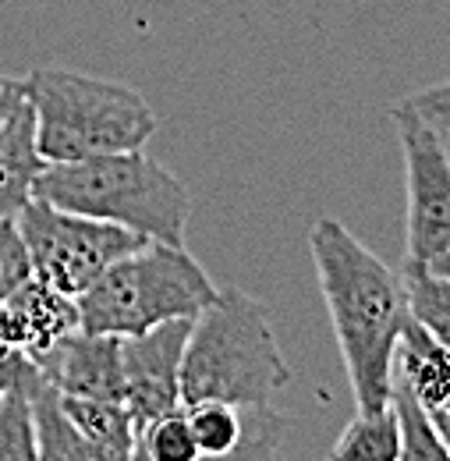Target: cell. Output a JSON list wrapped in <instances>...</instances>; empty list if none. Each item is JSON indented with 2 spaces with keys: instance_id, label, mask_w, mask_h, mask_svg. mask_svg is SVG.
Wrapping results in <instances>:
<instances>
[{
  "instance_id": "cell-1",
  "label": "cell",
  "mask_w": 450,
  "mask_h": 461,
  "mask_svg": "<svg viewBox=\"0 0 450 461\" xmlns=\"http://www.w3.org/2000/svg\"><path fill=\"white\" fill-rule=\"evenodd\" d=\"M309 249L355 404L358 411H383L391 404L397 338L408 323L404 277L334 217L312 224Z\"/></svg>"
},
{
  "instance_id": "cell-2",
  "label": "cell",
  "mask_w": 450,
  "mask_h": 461,
  "mask_svg": "<svg viewBox=\"0 0 450 461\" xmlns=\"http://www.w3.org/2000/svg\"><path fill=\"white\" fill-rule=\"evenodd\" d=\"M291 380L294 369L259 298L241 288H217L213 302L192 316L181 362V404L270 408V398Z\"/></svg>"
},
{
  "instance_id": "cell-3",
  "label": "cell",
  "mask_w": 450,
  "mask_h": 461,
  "mask_svg": "<svg viewBox=\"0 0 450 461\" xmlns=\"http://www.w3.org/2000/svg\"><path fill=\"white\" fill-rule=\"evenodd\" d=\"M36 195L50 199L60 210L121 224L167 245H184L192 217V195L184 181L142 149L47 164L36 181Z\"/></svg>"
},
{
  "instance_id": "cell-4",
  "label": "cell",
  "mask_w": 450,
  "mask_h": 461,
  "mask_svg": "<svg viewBox=\"0 0 450 461\" xmlns=\"http://www.w3.org/2000/svg\"><path fill=\"white\" fill-rule=\"evenodd\" d=\"M25 93L36 114V146L47 164L146 149L160 128L149 100L111 78L36 68L25 75Z\"/></svg>"
},
{
  "instance_id": "cell-5",
  "label": "cell",
  "mask_w": 450,
  "mask_h": 461,
  "mask_svg": "<svg viewBox=\"0 0 450 461\" xmlns=\"http://www.w3.org/2000/svg\"><path fill=\"white\" fill-rule=\"evenodd\" d=\"M213 277L184 245L146 241L75 294V309L82 330L128 338L167 320H192L213 302Z\"/></svg>"
},
{
  "instance_id": "cell-6",
  "label": "cell",
  "mask_w": 450,
  "mask_h": 461,
  "mask_svg": "<svg viewBox=\"0 0 450 461\" xmlns=\"http://www.w3.org/2000/svg\"><path fill=\"white\" fill-rule=\"evenodd\" d=\"M14 221L29 249L32 277H40L43 285L64 291L71 298L82 294L121 256L149 241L121 224H107V221H96L75 210H60L40 195H32Z\"/></svg>"
},
{
  "instance_id": "cell-7",
  "label": "cell",
  "mask_w": 450,
  "mask_h": 461,
  "mask_svg": "<svg viewBox=\"0 0 450 461\" xmlns=\"http://www.w3.org/2000/svg\"><path fill=\"white\" fill-rule=\"evenodd\" d=\"M387 114L394 121L400 157H404L408 259H418V263L450 259V153L444 131H436L404 100H397Z\"/></svg>"
},
{
  "instance_id": "cell-8",
  "label": "cell",
  "mask_w": 450,
  "mask_h": 461,
  "mask_svg": "<svg viewBox=\"0 0 450 461\" xmlns=\"http://www.w3.org/2000/svg\"><path fill=\"white\" fill-rule=\"evenodd\" d=\"M192 320H167L142 334L121 338V358H124V408L135 422V433L181 408V362L188 345Z\"/></svg>"
},
{
  "instance_id": "cell-9",
  "label": "cell",
  "mask_w": 450,
  "mask_h": 461,
  "mask_svg": "<svg viewBox=\"0 0 450 461\" xmlns=\"http://www.w3.org/2000/svg\"><path fill=\"white\" fill-rule=\"evenodd\" d=\"M40 369L60 394L124 404V358L117 334L75 327L40 358Z\"/></svg>"
},
{
  "instance_id": "cell-10",
  "label": "cell",
  "mask_w": 450,
  "mask_h": 461,
  "mask_svg": "<svg viewBox=\"0 0 450 461\" xmlns=\"http://www.w3.org/2000/svg\"><path fill=\"white\" fill-rule=\"evenodd\" d=\"M75 327H78L75 298L43 285L40 277H29L22 288L0 298V341L25 348L36 362Z\"/></svg>"
},
{
  "instance_id": "cell-11",
  "label": "cell",
  "mask_w": 450,
  "mask_h": 461,
  "mask_svg": "<svg viewBox=\"0 0 450 461\" xmlns=\"http://www.w3.org/2000/svg\"><path fill=\"white\" fill-rule=\"evenodd\" d=\"M394 369L404 376L411 394L429 411L436 433L450 451V348L440 345L429 330H422L411 316L397 338Z\"/></svg>"
},
{
  "instance_id": "cell-12",
  "label": "cell",
  "mask_w": 450,
  "mask_h": 461,
  "mask_svg": "<svg viewBox=\"0 0 450 461\" xmlns=\"http://www.w3.org/2000/svg\"><path fill=\"white\" fill-rule=\"evenodd\" d=\"M47 171V157L36 146V114L25 100L0 128V221L18 217L36 195V181Z\"/></svg>"
},
{
  "instance_id": "cell-13",
  "label": "cell",
  "mask_w": 450,
  "mask_h": 461,
  "mask_svg": "<svg viewBox=\"0 0 450 461\" xmlns=\"http://www.w3.org/2000/svg\"><path fill=\"white\" fill-rule=\"evenodd\" d=\"M60 404L82 440L96 451L100 461H131L135 455V422L121 402H96V398H71L60 394Z\"/></svg>"
},
{
  "instance_id": "cell-14",
  "label": "cell",
  "mask_w": 450,
  "mask_h": 461,
  "mask_svg": "<svg viewBox=\"0 0 450 461\" xmlns=\"http://www.w3.org/2000/svg\"><path fill=\"white\" fill-rule=\"evenodd\" d=\"M32 422H36V444H40V458L43 461H100L96 451L82 440V433L75 429V422L68 419L60 391L43 376L32 391Z\"/></svg>"
},
{
  "instance_id": "cell-15",
  "label": "cell",
  "mask_w": 450,
  "mask_h": 461,
  "mask_svg": "<svg viewBox=\"0 0 450 461\" xmlns=\"http://www.w3.org/2000/svg\"><path fill=\"white\" fill-rule=\"evenodd\" d=\"M404 294H408V316L429 330L440 345L450 348V274L433 263L404 259Z\"/></svg>"
},
{
  "instance_id": "cell-16",
  "label": "cell",
  "mask_w": 450,
  "mask_h": 461,
  "mask_svg": "<svg viewBox=\"0 0 450 461\" xmlns=\"http://www.w3.org/2000/svg\"><path fill=\"white\" fill-rule=\"evenodd\" d=\"M391 411H394L397 437H400V461H450L447 444L436 433L429 411L411 394V387L404 384L397 369L391 380Z\"/></svg>"
},
{
  "instance_id": "cell-17",
  "label": "cell",
  "mask_w": 450,
  "mask_h": 461,
  "mask_svg": "<svg viewBox=\"0 0 450 461\" xmlns=\"http://www.w3.org/2000/svg\"><path fill=\"white\" fill-rule=\"evenodd\" d=\"M184 419L195 440L199 458H227L238 455L245 437V411L227 402H195L184 404Z\"/></svg>"
},
{
  "instance_id": "cell-18",
  "label": "cell",
  "mask_w": 450,
  "mask_h": 461,
  "mask_svg": "<svg viewBox=\"0 0 450 461\" xmlns=\"http://www.w3.org/2000/svg\"><path fill=\"white\" fill-rule=\"evenodd\" d=\"M330 458L347 461H397L400 458V437L391 404L383 411H358L347 429L330 447Z\"/></svg>"
},
{
  "instance_id": "cell-19",
  "label": "cell",
  "mask_w": 450,
  "mask_h": 461,
  "mask_svg": "<svg viewBox=\"0 0 450 461\" xmlns=\"http://www.w3.org/2000/svg\"><path fill=\"white\" fill-rule=\"evenodd\" d=\"M139 461H195V440H192V429H188V419H184V404L174 408L167 415L146 422L139 433H135V455Z\"/></svg>"
},
{
  "instance_id": "cell-20",
  "label": "cell",
  "mask_w": 450,
  "mask_h": 461,
  "mask_svg": "<svg viewBox=\"0 0 450 461\" xmlns=\"http://www.w3.org/2000/svg\"><path fill=\"white\" fill-rule=\"evenodd\" d=\"M0 461H40L29 394H0Z\"/></svg>"
},
{
  "instance_id": "cell-21",
  "label": "cell",
  "mask_w": 450,
  "mask_h": 461,
  "mask_svg": "<svg viewBox=\"0 0 450 461\" xmlns=\"http://www.w3.org/2000/svg\"><path fill=\"white\" fill-rule=\"evenodd\" d=\"M29 277H32L29 249L22 241L18 221L7 217V221H0V298H7L14 288H22Z\"/></svg>"
},
{
  "instance_id": "cell-22",
  "label": "cell",
  "mask_w": 450,
  "mask_h": 461,
  "mask_svg": "<svg viewBox=\"0 0 450 461\" xmlns=\"http://www.w3.org/2000/svg\"><path fill=\"white\" fill-rule=\"evenodd\" d=\"M40 380H43V369L25 348L0 341V394H11V391L29 394Z\"/></svg>"
},
{
  "instance_id": "cell-23",
  "label": "cell",
  "mask_w": 450,
  "mask_h": 461,
  "mask_svg": "<svg viewBox=\"0 0 450 461\" xmlns=\"http://www.w3.org/2000/svg\"><path fill=\"white\" fill-rule=\"evenodd\" d=\"M404 104L411 111H418L436 131H444V135L450 131V78L447 82H436V86H426L418 93H408Z\"/></svg>"
},
{
  "instance_id": "cell-24",
  "label": "cell",
  "mask_w": 450,
  "mask_h": 461,
  "mask_svg": "<svg viewBox=\"0 0 450 461\" xmlns=\"http://www.w3.org/2000/svg\"><path fill=\"white\" fill-rule=\"evenodd\" d=\"M25 100H29V93H25V78L0 75V128L7 124V117L14 114Z\"/></svg>"
},
{
  "instance_id": "cell-25",
  "label": "cell",
  "mask_w": 450,
  "mask_h": 461,
  "mask_svg": "<svg viewBox=\"0 0 450 461\" xmlns=\"http://www.w3.org/2000/svg\"><path fill=\"white\" fill-rule=\"evenodd\" d=\"M433 267H440L444 274H450V259H440V263H433Z\"/></svg>"
}]
</instances>
